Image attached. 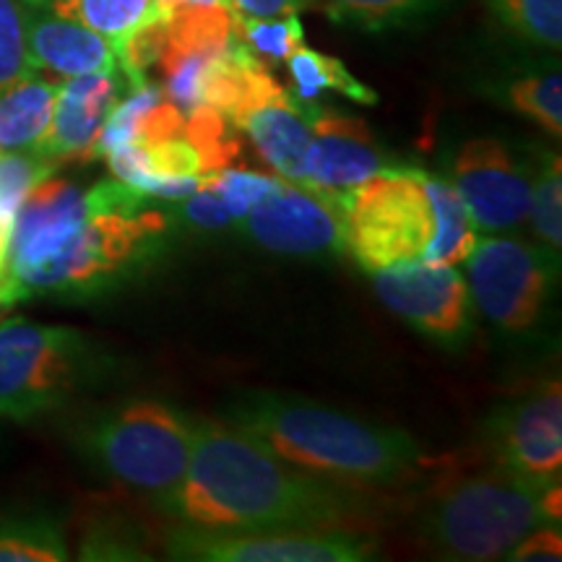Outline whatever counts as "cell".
<instances>
[{
    "mask_svg": "<svg viewBox=\"0 0 562 562\" xmlns=\"http://www.w3.org/2000/svg\"><path fill=\"white\" fill-rule=\"evenodd\" d=\"M68 544L50 518H5L0 521V562H63Z\"/></svg>",
    "mask_w": 562,
    "mask_h": 562,
    "instance_id": "obj_26",
    "label": "cell"
},
{
    "mask_svg": "<svg viewBox=\"0 0 562 562\" xmlns=\"http://www.w3.org/2000/svg\"><path fill=\"white\" fill-rule=\"evenodd\" d=\"M560 482L537 487L490 456L448 461L427 492L419 518L425 542L448 560H501L531 529L560 524Z\"/></svg>",
    "mask_w": 562,
    "mask_h": 562,
    "instance_id": "obj_3",
    "label": "cell"
},
{
    "mask_svg": "<svg viewBox=\"0 0 562 562\" xmlns=\"http://www.w3.org/2000/svg\"><path fill=\"white\" fill-rule=\"evenodd\" d=\"M372 286L391 313L442 347H461L472 334V294L456 266L409 261L372 273Z\"/></svg>",
    "mask_w": 562,
    "mask_h": 562,
    "instance_id": "obj_11",
    "label": "cell"
},
{
    "mask_svg": "<svg viewBox=\"0 0 562 562\" xmlns=\"http://www.w3.org/2000/svg\"><path fill=\"white\" fill-rule=\"evenodd\" d=\"M5 248H9V227L0 224V273H3V263H5Z\"/></svg>",
    "mask_w": 562,
    "mask_h": 562,
    "instance_id": "obj_36",
    "label": "cell"
},
{
    "mask_svg": "<svg viewBox=\"0 0 562 562\" xmlns=\"http://www.w3.org/2000/svg\"><path fill=\"white\" fill-rule=\"evenodd\" d=\"M58 81L42 79L40 70L0 87V151L40 149L53 121Z\"/></svg>",
    "mask_w": 562,
    "mask_h": 562,
    "instance_id": "obj_18",
    "label": "cell"
},
{
    "mask_svg": "<svg viewBox=\"0 0 562 562\" xmlns=\"http://www.w3.org/2000/svg\"><path fill=\"white\" fill-rule=\"evenodd\" d=\"M516 562H558L562 558L560 524H544L531 529L513 550L505 554Z\"/></svg>",
    "mask_w": 562,
    "mask_h": 562,
    "instance_id": "obj_33",
    "label": "cell"
},
{
    "mask_svg": "<svg viewBox=\"0 0 562 562\" xmlns=\"http://www.w3.org/2000/svg\"><path fill=\"white\" fill-rule=\"evenodd\" d=\"M89 336L26 318L0 323V417L37 419L108 370Z\"/></svg>",
    "mask_w": 562,
    "mask_h": 562,
    "instance_id": "obj_5",
    "label": "cell"
},
{
    "mask_svg": "<svg viewBox=\"0 0 562 562\" xmlns=\"http://www.w3.org/2000/svg\"><path fill=\"white\" fill-rule=\"evenodd\" d=\"M193 417L159 398H131L83 422L76 446L97 472L159 508L186 476Z\"/></svg>",
    "mask_w": 562,
    "mask_h": 562,
    "instance_id": "obj_4",
    "label": "cell"
},
{
    "mask_svg": "<svg viewBox=\"0 0 562 562\" xmlns=\"http://www.w3.org/2000/svg\"><path fill=\"white\" fill-rule=\"evenodd\" d=\"M480 232H503L526 220L531 170L505 140L480 136L453 154L451 178Z\"/></svg>",
    "mask_w": 562,
    "mask_h": 562,
    "instance_id": "obj_13",
    "label": "cell"
},
{
    "mask_svg": "<svg viewBox=\"0 0 562 562\" xmlns=\"http://www.w3.org/2000/svg\"><path fill=\"white\" fill-rule=\"evenodd\" d=\"M58 170V161L37 149H19V151H0V224L9 227L16 216L21 201L30 195L32 188H37L42 180L53 178Z\"/></svg>",
    "mask_w": 562,
    "mask_h": 562,
    "instance_id": "obj_28",
    "label": "cell"
},
{
    "mask_svg": "<svg viewBox=\"0 0 562 562\" xmlns=\"http://www.w3.org/2000/svg\"><path fill=\"white\" fill-rule=\"evenodd\" d=\"M232 19H235L237 40L266 66L284 63L300 45H305V30H302L297 13L261 19L235 11Z\"/></svg>",
    "mask_w": 562,
    "mask_h": 562,
    "instance_id": "obj_27",
    "label": "cell"
},
{
    "mask_svg": "<svg viewBox=\"0 0 562 562\" xmlns=\"http://www.w3.org/2000/svg\"><path fill=\"white\" fill-rule=\"evenodd\" d=\"M180 220H186L199 229H227L229 224H235V216L220 201V195L209 191V188H201V191L182 199Z\"/></svg>",
    "mask_w": 562,
    "mask_h": 562,
    "instance_id": "obj_32",
    "label": "cell"
},
{
    "mask_svg": "<svg viewBox=\"0 0 562 562\" xmlns=\"http://www.w3.org/2000/svg\"><path fill=\"white\" fill-rule=\"evenodd\" d=\"M469 294L505 334H526L542 318L558 279V252L510 237L476 240L469 252Z\"/></svg>",
    "mask_w": 562,
    "mask_h": 562,
    "instance_id": "obj_9",
    "label": "cell"
},
{
    "mask_svg": "<svg viewBox=\"0 0 562 562\" xmlns=\"http://www.w3.org/2000/svg\"><path fill=\"white\" fill-rule=\"evenodd\" d=\"M281 178L277 175H256V172H243V170H214L206 172V186L209 191L220 195V201L227 206V211L235 216V222H240L248 211L256 206L258 201L266 199L271 191H277L281 186Z\"/></svg>",
    "mask_w": 562,
    "mask_h": 562,
    "instance_id": "obj_29",
    "label": "cell"
},
{
    "mask_svg": "<svg viewBox=\"0 0 562 562\" xmlns=\"http://www.w3.org/2000/svg\"><path fill=\"white\" fill-rule=\"evenodd\" d=\"M50 9L100 34L115 55L128 45L133 34L159 16L154 0H53Z\"/></svg>",
    "mask_w": 562,
    "mask_h": 562,
    "instance_id": "obj_21",
    "label": "cell"
},
{
    "mask_svg": "<svg viewBox=\"0 0 562 562\" xmlns=\"http://www.w3.org/2000/svg\"><path fill=\"white\" fill-rule=\"evenodd\" d=\"M165 550L175 560L201 562H362L375 558L372 539L339 526L237 531L178 524L167 531Z\"/></svg>",
    "mask_w": 562,
    "mask_h": 562,
    "instance_id": "obj_8",
    "label": "cell"
},
{
    "mask_svg": "<svg viewBox=\"0 0 562 562\" xmlns=\"http://www.w3.org/2000/svg\"><path fill=\"white\" fill-rule=\"evenodd\" d=\"M503 102L516 115L539 125L547 136H562V76L558 66L508 81L503 87Z\"/></svg>",
    "mask_w": 562,
    "mask_h": 562,
    "instance_id": "obj_23",
    "label": "cell"
},
{
    "mask_svg": "<svg viewBox=\"0 0 562 562\" xmlns=\"http://www.w3.org/2000/svg\"><path fill=\"white\" fill-rule=\"evenodd\" d=\"M227 419L263 440L300 472L339 484H391L414 474L422 451L396 427L372 425L300 396L252 391Z\"/></svg>",
    "mask_w": 562,
    "mask_h": 562,
    "instance_id": "obj_2",
    "label": "cell"
},
{
    "mask_svg": "<svg viewBox=\"0 0 562 562\" xmlns=\"http://www.w3.org/2000/svg\"><path fill=\"white\" fill-rule=\"evenodd\" d=\"M237 13H245V16H286V13H300L307 9V0H232Z\"/></svg>",
    "mask_w": 562,
    "mask_h": 562,
    "instance_id": "obj_34",
    "label": "cell"
},
{
    "mask_svg": "<svg viewBox=\"0 0 562 562\" xmlns=\"http://www.w3.org/2000/svg\"><path fill=\"white\" fill-rule=\"evenodd\" d=\"M347 252L364 271L425 261L435 240V209L422 170L389 167L341 193Z\"/></svg>",
    "mask_w": 562,
    "mask_h": 562,
    "instance_id": "obj_7",
    "label": "cell"
},
{
    "mask_svg": "<svg viewBox=\"0 0 562 562\" xmlns=\"http://www.w3.org/2000/svg\"><path fill=\"white\" fill-rule=\"evenodd\" d=\"M284 63L294 87V100H300L302 104L315 102L321 94H326V91H336V94L347 97V100L357 104L378 102V91L357 79V76L351 74L339 58H334V55L300 45Z\"/></svg>",
    "mask_w": 562,
    "mask_h": 562,
    "instance_id": "obj_20",
    "label": "cell"
},
{
    "mask_svg": "<svg viewBox=\"0 0 562 562\" xmlns=\"http://www.w3.org/2000/svg\"><path fill=\"white\" fill-rule=\"evenodd\" d=\"M252 243L292 258H326L347 252L341 193L281 182L240 220Z\"/></svg>",
    "mask_w": 562,
    "mask_h": 562,
    "instance_id": "obj_10",
    "label": "cell"
},
{
    "mask_svg": "<svg viewBox=\"0 0 562 562\" xmlns=\"http://www.w3.org/2000/svg\"><path fill=\"white\" fill-rule=\"evenodd\" d=\"M427 195H430L435 209V240L427 250V263L459 266L469 258L480 240V229L474 227L472 216L463 206L459 191L448 178L422 170Z\"/></svg>",
    "mask_w": 562,
    "mask_h": 562,
    "instance_id": "obj_19",
    "label": "cell"
},
{
    "mask_svg": "<svg viewBox=\"0 0 562 562\" xmlns=\"http://www.w3.org/2000/svg\"><path fill=\"white\" fill-rule=\"evenodd\" d=\"M201 529L336 526L351 501L336 482L300 472L229 419H193L191 459L180 487L157 508Z\"/></svg>",
    "mask_w": 562,
    "mask_h": 562,
    "instance_id": "obj_1",
    "label": "cell"
},
{
    "mask_svg": "<svg viewBox=\"0 0 562 562\" xmlns=\"http://www.w3.org/2000/svg\"><path fill=\"white\" fill-rule=\"evenodd\" d=\"M24 11L26 47H30L34 70H47L60 79L121 70L110 42L83 26L81 21L63 16L50 5Z\"/></svg>",
    "mask_w": 562,
    "mask_h": 562,
    "instance_id": "obj_17",
    "label": "cell"
},
{
    "mask_svg": "<svg viewBox=\"0 0 562 562\" xmlns=\"http://www.w3.org/2000/svg\"><path fill=\"white\" fill-rule=\"evenodd\" d=\"M490 456L524 482L547 487L562 469V391L560 381L533 389L505 404L487 422Z\"/></svg>",
    "mask_w": 562,
    "mask_h": 562,
    "instance_id": "obj_12",
    "label": "cell"
},
{
    "mask_svg": "<svg viewBox=\"0 0 562 562\" xmlns=\"http://www.w3.org/2000/svg\"><path fill=\"white\" fill-rule=\"evenodd\" d=\"M37 74L26 47V11L19 0H0V87Z\"/></svg>",
    "mask_w": 562,
    "mask_h": 562,
    "instance_id": "obj_30",
    "label": "cell"
},
{
    "mask_svg": "<svg viewBox=\"0 0 562 562\" xmlns=\"http://www.w3.org/2000/svg\"><path fill=\"white\" fill-rule=\"evenodd\" d=\"M24 9H45V5H50L53 0H19Z\"/></svg>",
    "mask_w": 562,
    "mask_h": 562,
    "instance_id": "obj_37",
    "label": "cell"
},
{
    "mask_svg": "<svg viewBox=\"0 0 562 562\" xmlns=\"http://www.w3.org/2000/svg\"><path fill=\"white\" fill-rule=\"evenodd\" d=\"M128 87L121 70L110 74L70 76L58 83L53 121L40 149L53 161H91L97 159L102 128L112 108L121 102Z\"/></svg>",
    "mask_w": 562,
    "mask_h": 562,
    "instance_id": "obj_16",
    "label": "cell"
},
{
    "mask_svg": "<svg viewBox=\"0 0 562 562\" xmlns=\"http://www.w3.org/2000/svg\"><path fill=\"white\" fill-rule=\"evenodd\" d=\"M232 128L243 131L277 178L305 186V151L311 144L307 108L294 100L273 74L227 117Z\"/></svg>",
    "mask_w": 562,
    "mask_h": 562,
    "instance_id": "obj_15",
    "label": "cell"
},
{
    "mask_svg": "<svg viewBox=\"0 0 562 562\" xmlns=\"http://www.w3.org/2000/svg\"><path fill=\"white\" fill-rule=\"evenodd\" d=\"M170 216L146 203L94 211L55 261L21 286V300L34 294H94L151 261L165 240Z\"/></svg>",
    "mask_w": 562,
    "mask_h": 562,
    "instance_id": "obj_6",
    "label": "cell"
},
{
    "mask_svg": "<svg viewBox=\"0 0 562 562\" xmlns=\"http://www.w3.org/2000/svg\"><path fill=\"white\" fill-rule=\"evenodd\" d=\"M311 144L305 151V186L344 193L393 167L362 117L334 108L305 104Z\"/></svg>",
    "mask_w": 562,
    "mask_h": 562,
    "instance_id": "obj_14",
    "label": "cell"
},
{
    "mask_svg": "<svg viewBox=\"0 0 562 562\" xmlns=\"http://www.w3.org/2000/svg\"><path fill=\"white\" fill-rule=\"evenodd\" d=\"M144 550V531L121 516L91 526L81 542V558L87 560H146Z\"/></svg>",
    "mask_w": 562,
    "mask_h": 562,
    "instance_id": "obj_31",
    "label": "cell"
},
{
    "mask_svg": "<svg viewBox=\"0 0 562 562\" xmlns=\"http://www.w3.org/2000/svg\"><path fill=\"white\" fill-rule=\"evenodd\" d=\"M529 211L533 235L542 248L558 252L562 245V165L558 151H544L531 170Z\"/></svg>",
    "mask_w": 562,
    "mask_h": 562,
    "instance_id": "obj_25",
    "label": "cell"
},
{
    "mask_svg": "<svg viewBox=\"0 0 562 562\" xmlns=\"http://www.w3.org/2000/svg\"><path fill=\"white\" fill-rule=\"evenodd\" d=\"M446 0H307L334 19L336 24H349L364 32H385L409 26L427 19Z\"/></svg>",
    "mask_w": 562,
    "mask_h": 562,
    "instance_id": "obj_22",
    "label": "cell"
},
{
    "mask_svg": "<svg viewBox=\"0 0 562 562\" xmlns=\"http://www.w3.org/2000/svg\"><path fill=\"white\" fill-rule=\"evenodd\" d=\"M159 16L170 13L172 9H182V5H216V9H229L235 11L232 0H154Z\"/></svg>",
    "mask_w": 562,
    "mask_h": 562,
    "instance_id": "obj_35",
    "label": "cell"
},
{
    "mask_svg": "<svg viewBox=\"0 0 562 562\" xmlns=\"http://www.w3.org/2000/svg\"><path fill=\"white\" fill-rule=\"evenodd\" d=\"M510 34L542 50H560L562 45V0H484Z\"/></svg>",
    "mask_w": 562,
    "mask_h": 562,
    "instance_id": "obj_24",
    "label": "cell"
}]
</instances>
